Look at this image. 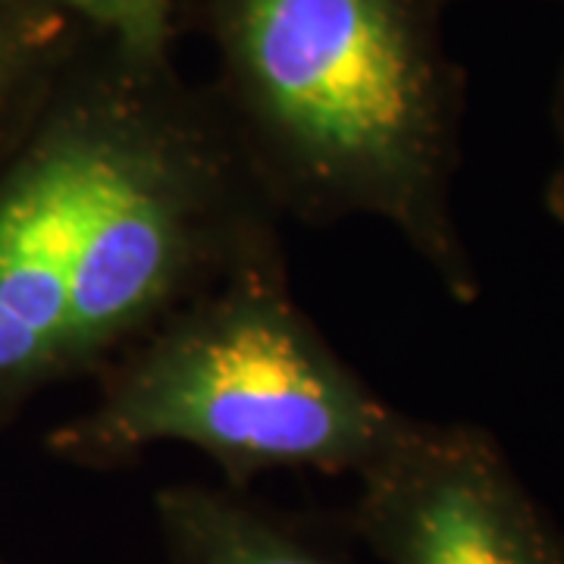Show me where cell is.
I'll use <instances>...</instances> for the list:
<instances>
[{"label": "cell", "instance_id": "9c48e42d", "mask_svg": "<svg viewBox=\"0 0 564 564\" xmlns=\"http://www.w3.org/2000/svg\"><path fill=\"white\" fill-rule=\"evenodd\" d=\"M0 564H7V562H3V555H0Z\"/></svg>", "mask_w": 564, "mask_h": 564}, {"label": "cell", "instance_id": "30bf717a", "mask_svg": "<svg viewBox=\"0 0 564 564\" xmlns=\"http://www.w3.org/2000/svg\"><path fill=\"white\" fill-rule=\"evenodd\" d=\"M562 3H564V0H562Z\"/></svg>", "mask_w": 564, "mask_h": 564}, {"label": "cell", "instance_id": "5b68a950", "mask_svg": "<svg viewBox=\"0 0 564 564\" xmlns=\"http://www.w3.org/2000/svg\"><path fill=\"white\" fill-rule=\"evenodd\" d=\"M173 564H339L302 527L229 486L176 484L154 496Z\"/></svg>", "mask_w": 564, "mask_h": 564}, {"label": "cell", "instance_id": "ba28073f", "mask_svg": "<svg viewBox=\"0 0 564 564\" xmlns=\"http://www.w3.org/2000/svg\"><path fill=\"white\" fill-rule=\"evenodd\" d=\"M552 126H555V141H558V161L545 182L543 204L549 217L564 226V63L555 82V95H552Z\"/></svg>", "mask_w": 564, "mask_h": 564}, {"label": "cell", "instance_id": "8992f818", "mask_svg": "<svg viewBox=\"0 0 564 564\" xmlns=\"http://www.w3.org/2000/svg\"><path fill=\"white\" fill-rule=\"evenodd\" d=\"M88 39L51 0H0V154L39 117Z\"/></svg>", "mask_w": 564, "mask_h": 564}, {"label": "cell", "instance_id": "6da1fadb", "mask_svg": "<svg viewBox=\"0 0 564 564\" xmlns=\"http://www.w3.org/2000/svg\"><path fill=\"white\" fill-rule=\"evenodd\" d=\"M448 0H180L214 54L204 85L282 220L392 226L445 295L480 299L455 214L467 76Z\"/></svg>", "mask_w": 564, "mask_h": 564}, {"label": "cell", "instance_id": "277c9868", "mask_svg": "<svg viewBox=\"0 0 564 564\" xmlns=\"http://www.w3.org/2000/svg\"><path fill=\"white\" fill-rule=\"evenodd\" d=\"M348 527L383 564H564V530L477 423L404 414Z\"/></svg>", "mask_w": 564, "mask_h": 564}, {"label": "cell", "instance_id": "52a82bcc", "mask_svg": "<svg viewBox=\"0 0 564 564\" xmlns=\"http://www.w3.org/2000/svg\"><path fill=\"white\" fill-rule=\"evenodd\" d=\"M88 35L120 41L151 54H176L180 0H51Z\"/></svg>", "mask_w": 564, "mask_h": 564}, {"label": "cell", "instance_id": "7a4b0ae2", "mask_svg": "<svg viewBox=\"0 0 564 564\" xmlns=\"http://www.w3.org/2000/svg\"><path fill=\"white\" fill-rule=\"evenodd\" d=\"M91 383V404L47 433V455L110 470L185 445L242 492L270 470L358 477L404 417L295 302L289 261L182 304Z\"/></svg>", "mask_w": 564, "mask_h": 564}, {"label": "cell", "instance_id": "3957f363", "mask_svg": "<svg viewBox=\"0 0 564 564\" xmlns=\"http://www.w3.org/2000/svg\"><path fill=\"white\" fill-rule=\"evenodd\" d=\"M176 54L91 39L0 154V436L63 386L69 311L148 73Z\"/></svg>", "mask_w": 564, "mask_h": 564}]
</instances>
